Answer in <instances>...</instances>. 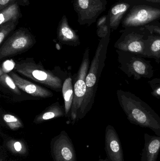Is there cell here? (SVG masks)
<instances>
[{"label":"cell","mask_w":160,"mask_h":161,"mask_svg":"<svg viewBox=\"0 0 160 161\" xmlns=\"http://www.w3.org/2000/svg\"><path fill=\"white\" fill-rule=\"evenodd\" d=\"M117 99L127 118L131 124L153 130L160 136V117L147 103L129 92H116Z\"/></svg>","instance_id":"6da1fadb"},{"label":"cell","mask_w":160,"mask_h":161,"mask_svg":"<svg viewBox=\"0 0 160 161\" xmlns=\"http://www.w3.org/2000/svg\"><path fill=\"white\" fill-rule=\"evenodd\" d=\"M111 29L109 30L108 35L102 38L100 41L97 48L95 56L92 60L89 72L86 75L85 83L86 92L85 97L81 107L78 114L79 118L83 117L84 114L86 111L88 106H90L94 100L95 92L97 82L100 77L101 71L104 66V62L106 58L107 47L110 42Z\"/></svg>","instance_id":"7a4b0ae2"},{"label":"cell","mask_w":160,"mask_h":161,"mask_svg":"<svg viewBox=\"0 0 160 161\" xmlns=\"http://www.w3.org/2000/svg\"><path fill=\"white\" fill-rule=\"evenodd\" d=\"M114 44L116 50L137 54L146 58L147 43L151 32L144 26L130 27L120 31Z\"/></svg>","instance_id":"3957f363"},{"label":"cell","mask_w":160,"mask_h":161,"mask_svg":"<svg viewBox=\"0 0 160 161\" xmlns=\"http://www.w3.org/2000/svg\"><path fill=\"white\" fill-rule=\"evenodd\" d=\"M119 69L128 77L136 80L142 78L151 79L154 75V68L150 61L137 54L116 50Z\"/></svg>","instance_id":"277c9868"},{"label":"cell","mask_w":160,"mask_h":161,"mask_svg":"<svg viewBox=\"0 0 160 161\" xmlns=\"http://www.w3.org/2000/svg\"><path fill=\"white\" fill-rule=\"evenodd\" d=\"M14 69L22 75L47 85L54 90H58L63 87L60 78L35 62L23 60L16 63Z\"/></svg>","instance_id":"5b68a950"},{"label":"cell","mask_w":160,"mask_h":161,"mask_svg":"<svg viewBox=\"0 0 160 161\" xmlns=\"http://www.w3.org/2000/svg\"><path fill=\"white\" fill-rule=\"evenodd\" d=\"M160 20V7L141 3L132 7L123 18V28L144 26Z\"/></svg>","instance_id":"8992f818"},{"label":"cell","mask_w":160,"mask_h":161,"mask_svg":"<svg viewBox=\"0 0 160 161\" xmlns=\"http://www.w3.org/2000/svg\"><path fill=\"white\" fill-rule=\"evenodd\" d=\"M35 42L34 37L27 28L21 27L7 39L0 48V59L13 56L27 51Z\"/></svg>","instance_id":"52a82bcc"},{"label":"cell","mask_w":160,"mask_h":161,"mask_svg":"<svg viewBox=\"0 0 160 161\" xmlns=\"http://www.w3.org/2000/svg\"><path fill=\"white\" fill-rule=\"evenodd\" d=\"M107 4V0H74L73 8L78 14V22L90 26L106 10Z\"/></svg>","instance_id":"ba28073f"},{"label":"cell","mask_w":160,"mask_h":161,"mask_svg":"<svg viewBox=\"0 0 160 161\" xmlns=\"http://www.w3.org/2000/svg\"><path fill=\"white\" fill-rule=\"evenodd\" d=\"M89 66V50L85 51L83 60L78 72L77 80L74 87V98L71 108V118L76 121L80 109L85 97L86 92L85 79Z\"/></svg>","instance_id":"9c48e42d"},{"label":"cell","mask_w":160,"mask_h":161,"mask_svg":"<svg viewBox=\"0 0 160 161\" xmlns=\"http://www.w3.org/2000/svg\"><path fill=\"white\" fill-rule=\"evenodd\" d=\"M50 147L53 161H77L74 146L65 131L52 139Z\"/></svg>","instance_id":"30bf717a"},{"label":"cell","mask_w":160,"mask_h":161,"mask_svg":"<svg viewBox=\"0 0 160 161\" xmlns=\"http://www.w3.org/2000/svg\"><path fill=\"white\" fill-rule=\"evenodd\" d=\"M105 149L109 161H124L122 144L115 129L111 125L105 130Z\"/></svg>","instance_id":"8fae6325"},{"label":"cell","mask_w":160,"mask_h":161,"mask_svg":"<svg viewBox=\"0 0 160 161\" xmlns=\"http://www.w3.org/2000/svg\"><path fill=\"white\" fill-rule=\"evenodd\" d=\"M141 3H146L141 0H117L116 3L111 7L108 12L111 29L116 30L129 10L135 5Z\"/></svg>","instance_id":"7c38bea8"},{"label":"cell","mask_w":160,"mask_h":161,"mask_svg":"<svg viewBox=\"0 0 160 161\" xmlns=\"http://www.w3.org/2000/svg\"><path fill=\"white\" fill-rule=\"evenodd\" d=\"M10 76L19 89L32 96L46 98L53 96L50 91L21 78L13 72L10 73Z\"/></svg>","instance_id":"4fadbf2b"},{"label":"cell","mask_w":160,"mask_h":161,"mask_svg":"<svg viewBox=\"0 0 160 161\" xmlns=\"http://www.w3.org/2000/svg\"><path fill=\"white\" fill-rule=\"evenodd\" d=\"M57 34L58 40L63 44L76 46L80 43L79 36L70 26L65 15L63 16L59 22Z\"/></svg>","instance_id":"5bb4252c"},{"label":"cell","mask_w":160,"mask_h":161,"mask_svg":"<svg viewBox=\"0 0 160 161\" xmlns=\"http://www.w3.org/2000/svg\"><path fill=\"white\" fill-rule=\"evenodd\" d=\"M144 141L141 161H157L160 151V136L145 133Z\"/></svg>","instance_id":"9a60e30c"},{"label":"cell","mask_w":160,"mask_h":161,"mask_svg":"<svg viewBox=\"0 0 160 161\" xmlns=\"http://www.w3.org/2000/svg\"><path fill=\"white\" fill-rule=\"evenodd\" d=\"M146 58H154L156 63H160V36L151 33L146 48Z\"/></svg>","instance_id":"2e32d148"},{"label":"cell","mask_w":160,"mask_h":161,"mask_svg":"<svg viewBox=\"0 0 160 161\" xmlns=\"http://www.w3.org/2000/svg\"><path fill=\"white\" fill-rule=\"evenodd\" d=\"M0 25L9 21H18L22 18L19 5L15 3L0 10Z\"/></svg>","instance_id":"e0dca14e"},{"label":"cell","mask_w":160,"mask_h":161,"mask_svg":"<svg viewBox=\"0 0 160 161\" xmlns=\"http://www.w3.org/2000/svg\"><path fill=\"white\" fill-rule=\"evenodd\" d=\"M64 115V112L59 105H54L48 108L42 113L37 115L34 120V123L39 124L47 120H50Z\"/></svg>","instance_id":"ac0fdd59"},{"label":"cell","mask_w":160,"mask_h":161,"mask_svg":"<svg viewBox=\"0 0 160 161\" xmlns=\"http://www.w3.org/2000/svg\"><path fill=\"white\" fill-rule=\"evenodd\" d=\"M62 92L65 101V113L68 115L72 107L74 98V91L72 79L68 78L64 82L62 87Z\"/></svg>","instance_id":"d6986e66"},{"label":"cell","mask_w":160,"mask_h":161,"mask_svg":"<svg viewBox=\"0 0 160 161\" xmlns=\"http://www.w3.org/2000/svg\"><path fill=\"white\" fill-rule=\"evenodd\" d=\"M18 22L19 20L9 21L0 25V44L1 45L7 36L14 31Z\"/></svg>","instance_id":"ffe728a7"},{"label":"cell","mask_w":160,"mask_h":161,"mask_svg":"<svg viewBox=\"0 0 160 161\" xmlns=\"http://www.w3.org/2000/svg\"><path fill=\"white\" fill-rule=\"evenodd\" d=\"M8 148L15 154L24 155L26 153V147L22 142L17 140H9L6 143Z\"/></svg>","instance_id":"44dd1931"},{"label":"cell","mask_w":160,"mask_h":161,"mask_svg":"<svg viewBox=\"0 0 160 161\" xmlns=\"http://www.w3.org/2000/svg\"><path fill=\"white\" fill-rule=\"evenodd\" d=\"M0 82L3 86L8 88L14 93L19 95H21V92L18 87L16 85L11 76L8 75L7 74H3L0 75Z\"/></svg>","instance_id":"7402d4cb"},{"label":"cell","mask_w":160,"mask_h":161,"mask_svg":"<svg viewBox=\"0 0 160 161\" xmlns=\"http://www.w3.org/2000/svg\"><path fill=\"white\" fill-rule=\"evenodd\" d=\"M3 118L8 126L12 130H17L23 127V124L20 119L12 114H4Z\"/></svg>","instance_id":"603a6c76"},{"label":"cell","mask_w":160,"mask_h":161,"mask_svg":"<svg viewBox=\"0 0 160 161\" xmlns=\"http://www.w3.org/2000/svg\"><path fill=\"white\" fill-rule=\"evenodd\" d=\"M147 83L152 89V95L160 99V78H154L152 80H148Z\"/></svg>","instance_id":"cb8c5ba5"},{"label":"cell","mask_w":160,"mask_h":161,"mask_svg":"<svg viewBox=\"0 0 160 161\" xmlns=\"http://www.w3.org/2000/svg\"><path fill=\"white\" fill-rule=\"evenodd\" d=\"M15 3L25 6L29 5L30 2L28 0H0V10H3L7 7Z\"/></svg>","instance_id":"d4e9b609"},{"label":"cell","mask_w":160,"mask_h":161,"mask_svg":"<svg viewBox=\"0 0 160 161\" xmlns=\"http://www.w3.org/2000/svg\"><path fill=\"white\" fill-rule=\"evenodd\" d=\"M16 64L12 60H7L5 61L1 67L0 69V75L3 74H7L11 71L12 69L15 68Z\"/></svg>","instance_id":"484cf974"},{"label":"cell","mask_w":160,"mask_h":161,"mask_svg":"<svg viewBox=\"0 0 160 161\" xmlns=\"http://www.w3.org/2000/svg\"><path fill=\"white\" fill-rule=\"evenodd\" d=\"M145 27L149 30L151 33L160 36V22L156 21L145 25Z\"/></svg>","instance_id":"4316f807"},{"label":"cell","mask_w":160,"mask_h":161,"mask_svg":"<svg viewBox=\"0 0 160 161\" xmlns=\"http://www.w3.org/2000/svg\"><path fill=\"white\" fill-rule=\"evenodd\" d=\"M110 29H111V28L110 26V23H109V19L108 22L107 23V24L105 25L98 28L97 31L98 36L100 37L101 38L105 37L108 35L109 30Z\"/></svg>","instance_id":"83f0119b"},{"label":"cell","mask_w":160,"mask_h":161,"mask_svg":"<svg viewBox=\"0 0 160 161\" xmlns=\"http://www.w3.org/2000/svg\"><path fill=\"white\" fill-rule=\"evenodd\" d=\"M109 19V18L108 15H104V16L101 17L98 20L97 22V28L105 25L108 22Z\"/></svg>","instance_id":"f1b7e54d"},{"label":"cell","mask_w":160,"mask_h":161,"mask_svg":"<svg viewBox=\"0 0 160 161\" xmlns=\"http://www.w3.org/2000/svg\"><path fill=\"white\" fill-rule=\"evenodd\" d=\"M148 4L160 7V0H141Z\"/></svg>","instance_id":"f546056e"},{"label":"cell","mask_w":160,"mask_h":161,"mask_svg":"<svg viewBox=\"0 0 160 161\" xmlns=\"http://www.w3.org/2000/svg\"><path fill=\"white\" fill-rule=\"evenodd\" d=\"M99 161H109L108 160V159L106 158L105 159H100Z\"/></svg>","instance_id":"4dcf8cb0"}]
</instances>
